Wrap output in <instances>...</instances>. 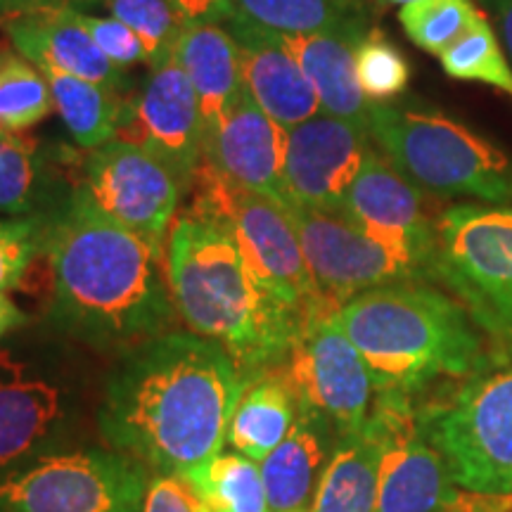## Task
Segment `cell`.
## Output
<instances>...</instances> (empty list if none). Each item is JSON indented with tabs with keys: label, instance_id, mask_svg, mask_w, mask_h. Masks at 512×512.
<instances>
[{
	"label": "cell",
	"instance_id": "obj_13",
	"mask_svg": "<svg viewBox=\"0 0 512 512\" xmlns=\"http://www.w3.org/2000/svg\"><path fill=\"white\" fill-rule=\"evenodd\" d=\"M299 403L323 413L335 430L356 432L373 413L375 384L361 351L339 328L335 311L306 318L302 335L280 363Z\"/></svg>",
	"mask_w": 512,
	"mask_h": 512
},
{
	"label": "cell",
	"instance_id": "obj_3",
	"mask_svg": "<svg viewBox=\"0 0 512 512\" xmlns=\"http://www.w3.org/2000/svg\"><path fill=\"white\" fill-rule=\"evenodd\" d=\"M166 273L190 332L221 344L242 375L278 368L306 316L261 283L240 247L207 216H178L166 240Z\"/></svg>",
	"mask_w": 512,
	"mask_h": 512
},
{
	"label": "cell",
	"instance_id": "obj_12",
	"mask_svg": "<svg viewBox=\"0 0 512 512\" xmlns=\"http://www.w3.org/2000/svg\"><path fill=\"white\" fill-rule=\"evenodd\" d=\"M76 188L102 214L162 249L185 195L181 181L162 159L119 138L88 150Z\"/></svg>",
	"mask_w": 512,
	"mask_h": 512
},
{
	"label": "cell",
	"instance_id": "obj_33",
	"mask_svg": "<svg viewBox=\"0 0 512 512\" xmlns=\"http://www.w3.org/2000/svg\"><path fill=\"white\" fill-rule=\"evenodd\" d=\"M126 27L136 31L147 48V64L157 67L174 57L176 43L188 22L171 0H100Z\"/></svg>",
	"mask_w": 512,
	"mask_h": 512
},
{
	"label": "cell",
	"instance_id": "obj_43",
	"mask_svg": "<svg viewBox=\"0 0 512 512\" xmlns=\"http://www.w3.org/2000/svg\"><path fill=\"white\" fill-rule=\"evenodd\" d=\"M384 3H392V5H408V3H413V0H384Z\"/></svg>",
	"mask_w": 512,
	"mask_h": 512
},
{
	"label": "cell",
	"instance_id": "obj_8",
	"mask_svg": "<svg viewBox=\"0 0 512 512\" xmlns=\"http://www.w3.org/2000/svg\"><path fill=\"white\" fill-rule=\"evenodd\" d=\"M432 278L486 335L512 342V209L456 204L437 219Z\"/></svg>",
	"mask_w": 512,
	"mask_h": 512
},
{
	"label": "cell",
	"instance_id": "obj_42",
	"mask_svg": "<svg viewBox=\"0 0 512 512\" xmlns=\"http://www.w3.org/2000/svg\"><path fill=\"white\" fill-rule=\"evenodd\" d=\"M17 12H22V5H19V0H0V22H3L5 17L17 15Z\"/></svg>",
	"mask_w": 512,
	"mask_h": 512
},
{
	"label": "cell",
	"instance_id": "obj_9",
	"mask_svg": "<svg viewBox=\"0 0 512 512\" xmlns=\"http://www.w3.org/2000/svg\"><path fill=\"white\" fill-rule=\"evenodd\" d=\"M147 467L114 448H69L0 479V512H143Z\"/></svg>",
	"mask_w": 512,
	"mask_h": 512
},
{
	"label": "cell",
	"instance_id": "obj_36",
	"mask_svg": "<svg viewBox=\"0 0 512 512\" xmlns=\"http://www.w3.org/2000/svg\"><path fill=\"white\" fill-rule=\"evenodd\" d=\"M74 17L91 34L95 46L105 53L107 60L117 64L121 72L138 62H147L145 43L140 41L136 31L119 22L117 17H93L83 10H74Z\"/></svg>",
	"mask_w": 512,
	"mask_h": 512
},
{
	"label": "cell",
	"instance_id": "obj_35",
	"mask_svg": "<svg viewBox=\"0 0 512 512\" xmlns=\"http://www.w3.org/2000/svg\"><path fill=\"white\" fill-rule=\"evenodd\" d=\"M48 214L0 216V292L22 285L29 266L43 254Z\"/></svg>",
	"mask_w": 512,
	"mask_h": 512
},
{
	"label": "cell",
	"instance_id": "obj_41",
	"mask_svg": "<svg viewBox=\"0 0 512 512\" xmlns=\"http://www.w3.org/2000/svg\"><path fill=\"white\" fill-rule=\"evenodd\" d=\"M496 3V15H498V24H501L503 31V41L508 46L510 60H512V0H494Z\"/></svg>",
	"mask_w": 512,
	"mask_h": 512
},
{
	"label": "cell",
	"instance_id": "obj_26",
	"mask_svg": "<svg viewBox=\"0 0 512 512\" xmlns=\"http://www.w3.org/2000/svg\"><path fill=\"white\" fill-rule=\"evenodd\" d=\"M38 69L46 76L50 93H53L55 112L62 117L76 145H81L83 150H93V147L117 138L126 102L124 93L60 72L50 64H41Z\"/></svg>",
	"mask_w": 512,
	"mask_h": 512
},
{
	"label": "cell",
	"instance_id": "obj_40",
	"mask_svg": "<svg viewBox=\"0 0 512 512\" xmlns=\"http://www.w3.org/2000/svg\"><path fill=\"white\" fill-rule=\"evenodd\" d=\"M100 3V0H19V5H22V12L24 10H36V8H74V10H81V8H88V5H95Z\"/></svg>",
	"mask_w": 512,
	"mask_h": 512
},
{
	"label": "cell",
	"instance_id": "obj_28",
	"mask_svg": "<svg viewBox=\"0 0 512 512\" xmlns=\"http://www.w3.org/2000/svg\"><path fill=\"white\" fill-rule=\"evenodd\" d=\"M204 512H271L261 467L242 453H216L181 475Z\"/></svg>",
	"mask_w": 512,
	"mask_h": 512
},
{
	"label": "cell",
	"instance_id": "obj_4",
	"mask_svg": "<svg viewBox=\"0 0 512 512\" xmlns=\"http://www.w3.org/2000/svg\"><path fill=\"white\" fill-rule=\"evenodd\" d=\"M335 320L361 351L377 394L411 396L441 377H470L489 366L475 320L434 287H375L339 306Z\"/></svg>",
	"mask_w": 512,
	"mask_h": 512
},
{
	"label": "cell",
	"instance_id": "obj_22",
	"mask_svg": "<svg viewBox=\"0 0 512 512\" xmlns=\"http://www.w3.org/2000/svg\"><path fill=\"white\" fill-rule=\"evenodd\" d=\"M366 34V19H361V22L320 31V34L273 36L302 64L318 93L320 112L368 126V112L373 102L361 91L356 76V48Z\"/></svg>",
	"mask_w": 512,
	"mask_h": 512
},
{
	"label": "cell",
	"instance_id": "obj_25",
	"mask_svg": "<svg viewBox=\"0 0 512 512\" xmlns=\"http://www.w3.org/2000/svg\"><path fill=\"white\" fill-rule=\"evenodd\" d=\"M380 458V430L370 415L361 430L339 437L318 482L311 512H375Z\"/></svg>",
	"mask_w": 512,
	"mask_h": 512
},
{
	"label": "cell",
	"instance_id": "obj_23",
	"mask_svg": "<svg viewBox=\"0 0 512 512\" xmlns=\"http://www.w3.org/2000/svg\"><path fill=\"white\" fill-rule=\"evenodd\" d=\"M174 60L181 64L195 88L207 131L245 88L238 41L226 24L188 22L176 43Z\"/></svg>",
	"mask_w": 512,
	"mask_h": 512
},
{
	"label": "cell",
	"instance_id": "obj_30",
	"mask_svg": "<svg viewBox=\"0 0 512 512\" xmlns=\"http://www.w3.org/2000/svg\"><path fill=\"white\" fill-rule=\"evenodd\" d=\"M55 110L46 76L24 55L0 53V128L22 133Z\"/></svg>",
	"mask_w": 512,
	"mask_h": 512
},
{
	"label": "cell",
	"instance_id": "obj_21",
	"mask_svg": "<svg viewBox=\"0 0 512 512\" xmlns=\"http://www.w3.org/2000/svg\"><path fill=\"white\" fill-rule=\"evenodd\" d=\"M337 441L335 425L316 408L299 403L297 420L287 437L259 463L271 512H311Z\"/></svg>",
	"mask_w": 512,
	"mask_h": 512
},
{
	"label": "cell",
	"instance_id": "obj_2",
	"mask_svg": "<svg viewBox=\"0 0 512 512\" xmlns=\"http://www.w3.org/2000/svg\"><path fill=\"white\" fill-rule=\"evenodd\" d=\"M43 254L53 278L50 320L102 354L169 332L176 306L166 252L119 226L79 188L48 211Z\"/></svg>",
	"mask_w": 512,
	"mask_h": 512
},
{
	"label": "cell",
	"instance_id": "obj_6",
	"mask_svg": "<svg viewBox=\"0 0 512 512\" xmlns=\"http://www.w3.org/2000/svg\"><path fill=\"white\" fill-rule=\"evenodd\" d=\"M190 192L188 211L219 223L275 297L306 318L318 311H332L320 299L297 228L285 207L228 181L209 162L200 164Z\"/></svg>",
	"mask_w": 512,
	"mask_h": 512
},
{
	"label": "cell",
	"instance_id": "obj_34",
	"mask_svg": "<svg viewBox=\"0 0 512 512\" xmlns=\"http://www.w3.org/2000/svg\"><path fill=\"white\" fill-rule=\"evenodd\" d=\"M356 76L370 102H389L406 91L411 64L382 31L370 29L356 48Z\"/></svg>",
	"mask_w": 512,
	"mask_h": 512
},
{
	"label": "cell",
	"instance_id": "obj_38",
	"mask_svg": "<svg viewBox=\"0 0 512 512\" xmlns=\"http://www.w3.org/2000/svg\"><path fill=\"white\" fill-rule=\"evenodd\" d=\"M185 22H216L223 24L233 15L230 0H171Z\"/></svg>",
	"mask_w": 512,
	"mask_h": 512
},
{
	"label": "cell",
	"instance_id": "obj_18",
	"mask_svg": "<svg viewBox=\"0 0 512 512\" xmlns=\"http://www.w3.org/2000/svg\"><path fill=\"white\" fill-rule=\"evenodd\" d=\"M287 128L256 105L242 88L233 105L204 131V162L240 188L290 207L285 185Z\"/></svg>",
	"mask_w": 512,
	"mask_h": 512
},
{
	"label": "cell",
	"instance_id": "obj_5",
	"mask_svg": "<svg viewBox=\"0 0 512 512\" xmlns=\"http://www.w3.org/2000/svg\"><path fill=\"white\" fill-rule=\"evenodd\" d=\"M368 131L382 155L420 190L510 209L512 157L463 121L415 105L373 102Z\"/></svg>",
	"mask_w": 512,
	"mask_h": 512
},
{
	"label": "cell",
	"instance_id": "obj_17",
	"mask_svg": "<svg viewBox=\"0 0 512 512\" xmlns=\"http://www.w3.org/2000/svg\"><path fill=\"white\" fill-rule=\"evenodd\" d=\"M339 214L432 273L437 256V221L427 214L422 190L382 152L370 147Z\"/></svg>",
	"mask_w": 512,
	"mask_h": 512
},
{
	"label": "cell",
	"instance_id": "obj_19",
	"mask_svg": "<svg viewBox=\"0 0 512 512\" xmlns=\"http://www.w3.org/2000/svg\"><path fill=\"white\" fill-rule=\"evenodd\" d=\"M226 29L240 48L242 86L280 126L292 128L320 114L316 88L290 50L271 31L230 15Z\"/></svg>",
	"mask_w": 512,
	"mask_h": 512
},
{
	"label": "cell",
	"instance_id": "obj_7",
	"mask_svg": "<svg viewBox=\"0 0 512 512\" xmlns=\"http://www.w3.org/2000/svg\"><path fill=\"white\" fill-rule=\"evenodd\" d=\"M418 415L458 489L512 496V361L472 375L451 401Z\"/></svg>",
	"mask_w": 512,
	"mask_h": 512
},
{
	"label": "cell",
	"instance_id": "obj_24",
	"mask_svg": "<svg viewBox=\"0 0 512 512\" xmlns=\"http://www.w3.org/2000/svg\"><path fill=\"white\" fill-rule=\"evenodd\" d=\"M299 401L283 370L271 368L252 375L230 418L226 444L261 463L280 444L297 420Z\"/></svg>",
	"mask_w": 512,
	"mask_h": 512
},
{
	"label": "cell",
	"instance_id": "obj_16",
	"mask_svg": "<svg viewBox=\"0 0 512 512\" xmlns=\"http://www.w3.org/2000/svg\"><path fill=\"white\" fill-rule=\"evenodd\" d=\"M368 150L370 131L358 121L320 112L287 128L285 185L290 207L339 214Z\"/></svg>",
	"mask_w": 512,
	"mask_h": 512
},
{
	"label": "cell",
	"instance_id": "obj_1",
	"mask_svg": "<svg viewBox=\"0 0 512 512\" xmlns=\"http://www.w3.org/2000/svg\"><path fill=\"white\" fill-rule=\"evenodd\" d=\"M247 377L221 344L169 330L121 354L98 403V432L152 472L183 475L223 451Z\"/></svg>",
	"mask_w": 512,
	"mask_h": 512
},
{
	"label": "cell",
	"instance_id": "obj_32",
	"mask_svg": "<svg viewBox=\"0 0 512 512\" xmlns=\"http://www.w3.org/2000/svg\"><path fill=\"white\" fill-rule=\"evenodd\" d=\"M439 60L451 79L484 83L512 98V67L489 19L453 43Z\"/></svg>",
	"mask_w": 512,
	"mask_h": 512
},
{
	"label": "cell",
	"instance_id": "obj_31",
	"mask_svg": "<svg viewBox=\"0 0 512 512\" xmlns=\"http://www.w3.org/2000/svg\"><path fill=\"white\" fill-rule=\"evenodd\" d=\"M399 19L415 46L437 57L486 22L472 0H413L403 5Z\"/></svg>",
	"mask_w": 512,
	"mask_h": 512
},
{
	"label": "cell",
	"instance_id": "obj_20",
	"mask_svg": "<svg viewBox=\"0 0 512 512\" xmlns=\"http://www.w3.org/2000/svg\"><path fill=\"white\" fill-rule=\"evenodd\" d=\"M3 31L10 36L19 55L36 67L50 64L60 72L93 81L110 91L124 93L126 76L117 64L107 60L86 29L76 22L74 8H36L3 19Z\"/></svg>",
	"mask_w": 512,
	"mask_h": 512
},
{
	"label": "cell",
	"instance_id": "obj_11",
	"mask_svg": "<svg viewBox=\"0 0 512 512\" xmlns=\"http://www.w3.org/2000/svg\"><path fill=\"white\" fill-rule=\"evenodd\" d=\"M285 209L297 228L320 299L332 311L375 287L432 278V273L411 256L363 233L342 214L297 204Z\"/></svg>",
	"mask_w": 512,
	"mask_h": 512
},
{
	"label": "cell",
	"instance_id": "obj_37",
	"mask_svg": "<svg viewBox=\"0 0 512 512\" xmlns=\"http://www.w3.org/2000/svg\"><path fill=\"white\" fill-rule=\"evenodd\" d=\"M143 512H204V508L181 475L152 472L147 479Z\"/></svg>",
	"mask_w": 512,
	"mask_h": 512
},
{
	"label": "cell",
	"instance_id": "obj_39",
	"mask_svg": "<svg viewBox=\"0 0 512 512\" xmlns=\"http://www.w3.org/2000/svg\"><path fill=\"white\" fill-rule=\"evenodd\" d=\"M29 323H31L29 313L19 309L17 302H12V297H8V294L0 292V339L12 335V332L27 328Z\"/></svg>",
	"mask_w": 512,
	"mask_h": 512
},
{
	"label": "cell",
	"instance_id": "obj_14",
	"mask_svg": "<svg viewBox=\"0 0 512 512\" xmlns=\"http://www.w3.org/2000/svg\"><path fill=\"white\" fill-rule=\"evenodd\" d=\"M380 430V486L375 512H441L458 501L456 482L437 446L422 432L411 396L382 392L373 406Z\"/></svg>",
	"mask_w": 512,
	"mask_h": 512
},
{
	"label": "cell",
	"instance_id": "obj_29",
	"mask_svg": "<svg viewBox=\"0 0 512 512\" xmlns=\"http://www.w3.org/2000/svg\"><path fill=\"white\" fill-rule=\"evenodd\" d=\"M233 15L273 34H320L366 19L361 0H230Z\"/></svg>",
	"mask_w": 512,
	"mask_h": 512
},
{
	"label": "cell",
	"instance_id": "obj_15",
	"mask_svg": "<svg viewBox=\"0 0 512 512\" xmlns=\"http://www.w3.org/2000/svg\"><path fill=\"white\" fill-rule=\"evenodd\" d=\"M117 138L157 155L190 192L204 162V117L195 88L174 57L152 67L140 93L126 98Z\"/></svg>",
	"mask_w": 512,
	"mask_h": 512
},
{
	"label": "cell",
	"instance_id": "obj_10",
	"mask_svg": "<svg viewBox=\"0 0 512 512\" xmlns=\"http://www.w3.org/2000/svg\"><path fill=\"white\" fill-rule=\"evenodd\" d=\"M81 392L53 358L0 351V479L76 448Z\"/></svg>",
	"mask_w": 512,
	"mask_h": 512
},
{
	"label": "cell",
	"instance_id": "obj_27",
	"mask_svg": "<svg viewBox=\"0 0 512 512\" xmlns=\"http://www.w3.org/2000/svg\"><path fill=\"white\" fill-rule=\"evenodd\" d=\"M62 197L38 143L0 128V216L48 214Z\"/></svg>",
	"mask_w": 512,
	"mask_h": 512
}]
</instances>
